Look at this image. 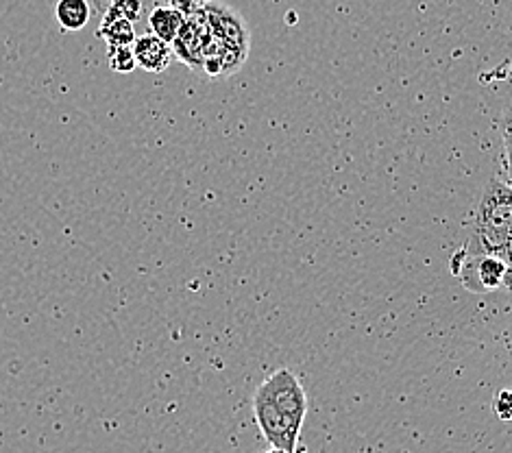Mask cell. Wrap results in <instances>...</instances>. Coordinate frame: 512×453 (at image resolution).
I'll return each mask as SVG.
<instances>
[{"instance_id":"cell-17","label":"cell","mask_w":512,"mask_h":453,"mask_svg":"<svg viewBox=\"0 0 512 453\" xmlns=\"http://www.w3.org/2000/svg\"><path fill=\"white\" fill-rule=\"evenodd\" d=\"M295 453H308V451H306V449H297Z\"/></svg>"},{"instance_id":"cell-14","label":"cell","mask_w":512,"mask_h":453,"mask_svg":"<svg viewBox=\"0 0 512 453\" xmlns=\"http://www.w3.org/2000/svg\"><path fill=\"white\" fill-rule=\"evenodd\" d=\"M506 146H512V120L508 122V127H506Z\"/></svg>"},{"instance_id":"cell-16","label":"cell","mask_w":512,"mask_h":453,"mask_svg":"<svg viewBox=\"0 0 512 453\" xmlns=\"http://www.w3.org/2000/svg\"><path fill=\"white\" fill-rule=\"evenodd\" d=\"M268 453H286V451H282V449H273V451H268Z\"/></svg>"},{"instance_id":"cell-10","label":"cell","mask_w":512,"mask_h":453,"mask_svg":"<svg viewBox=\"0 0 512 453\" xmlns=\"http://www.w3.org/2000/svg\"><path fill=\"white\" fill-rule=\"evenodd\" d=\"M107 59H109V68L118 72V75H131V72L138 68V61H136V55H133L131 46L109 48Z\"/></svg>"},{"instance_id":"cell-12","label":"cell","mask_w":512,"mask_h":453,"mask_svg":"<svg viewBox=\"0 0 512 453\" xmlns=\"http://www.w3.org/2000/svg\"><path fill=\"white\" fill-rule=\"evenodd\" d=\"M170 5L179 9L184 16H190V14H194V11H199L205 5V0H170Z\"/></svg>"},{"instance_id":"cell-5","label":"cell","mask_w":512,"mask_h":453,"mask_svg":"<svg viewBox=\"0 0 512 453\" xmlns=\"http://www.w3.org/2000/svg\"><path fill=\"white\" fill-rule=\"evenodd\" d=\"M101 40H105L107 51L109 48H123V46H133L136 42V29H133V22L127 20L125 16L114 14V11H105L101 16L99 31H96Z\"/></svg>"},{"instance_id":"cell-6","label":"cell","mask_w":512,"mask_h":453,"mask_svg":"<svg viewBox=\"0 0 512 453\" xmlns=\"http://www.w3.org/2000/svg\"><path fill=\"white\" fill-rule=\"evenodd\" d=\"M186 16L173 5H155L149 14V29L157 38L173 44L184 27Z\"/></svg>"},{"instance_id":"cell-8","label":"cell","mask_w":512,"mask_h":453,"mask_svg":"<svg viewBox=\"0 0 512 453\" xmlns=\"http://www.w3.org/2000/svg\"><path fill=\"white\" fill-rule=\"evenodd\" d=\"M475 262V275H478V290H495L504 284L506 260L497 255H480Z\"/></svg>"},{"instance_id":"cell-11","label":"cell","mask_w":512,"mask_h":453,"mask_svg":"<svg viewBox=\"0 0 512 453\" xmlns=\"http://www.w3.org/2000/svg\"><path fill=\"white\" fill-rule=\"evenodd\" d=\"M495 412L502 421L512 419V393L510 390H502V393H499L497 403H495Z\"/></svg>"},{"instance_id":"cell-2","label":"cell","mask_w":512,"mask_h":453,"mask_svg":"<svg viewBox=\"0 0 512 453\" xmlns=\"http://www.w3.org/2000/svg\"><path fill=\"white\" fill-rule=\"evenodd\" d=\"M255 395L264 397L268 403H273L279 412H284L292 421L303 425V419H306L308 412V397L297 375L292 371L282 369L273 373L266 382L260 384Z\"/></svg>"},{"instance_id":"cell-7","label":"cell","mask_w":512,"mask_h":453,"mask_svg":"<svg viewBox=\"0 0 512 453\" xmlns=\"http://www.w3.org/2000/svg\"><path fill=\"white\" fill-rule=\"evenodd\" d=\"M92 16V5L88 0H57L55 18L64 31H81L88 27Z\"/></svg>"},{"instance_id":"cell-15","label":"cell","mask_w":512,"mask_h":453,"mask_svg":"<svg viewBox=\"0 0 512 453\" xmlns=\"http://www.w3.org/2000/svg\"><path fill=\"white\" fill-rule=\"evenodd\" d=\"M506 264L512 266V244H510V249H508V253H506Z\"/></svg>"},{"instance_id":"cell-3","label":"cell","mask_w":512,"mask_h":453,"mask_svg":"<svg viewBox=\"0 0 512 453\" xmlns=\"http://www.w3.org/2000/svg\"><path fill=\"white\" fill-rule=\"evenodd\" d=\"M253 412L264 438L273 445V449H282L286 453L297 451L301 423L292 421L290 416L279 412L273 403H268L260 395L253 397Z\"/></svg>"},{"instance_id":"cell-9","label":"cell","mask_w":512,"mask_h":453,"mask_svg":"<svg viewBox=\"0 0 512 453\" xmlns=\"http://www.w3.org/2000/svg\"><path fill=\"white\" fill-rule=\"evenodd\" d=\"M94 5L101 16L105 11H114V14L125 16L131 22L142 16V0H94Z\"/></svg>"},{"instance_id":"cell-4","label":"cell","mask_w":512,"mask_h":453,"mask_svg":"<svg viewBox=\"0 0 512 453\" xmlns=\"http://www.w3.org/2000/svg\"><path fill=\"white\" fill-rule=\"evenodd\" d=\"M133 55H136L138 68L146 72H164L173 61V44L157 38L153 33H146L133 42Z\"/></svg>"},{"instance_id":"cell-1","label":"cell","mask_w":512,"mask_h":453,"mask_svg":"<svg viewBox=\"0 0 512 453\" xmlns=\"http://www.w3.org/2000/svg\"><path fill=\"white\" fill-rule=\"evenodd\" d=\"M475 251L506 260L512 244V188L506 181L493 179L482 194L473 225Z\"/></svg>"},{"instance_id":"cell-13","label":"cell","mask_w":512,"mask_h":453,"mask_svg":"<svg viewBox=\"0 0 512 453\" xmlns=\"http://www.w3.org/2000/svg\"><path fill=\"white\" fill-rule=\"evenodd\" d=\"M506 173H508V186L512 188V146H506Z\"/></svg>"}]
</instances>
